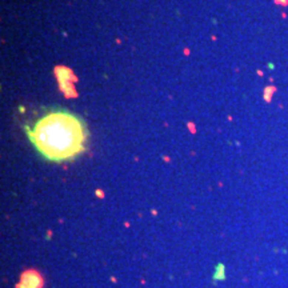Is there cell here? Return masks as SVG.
Instances as JSON below:
<instances>
[{
  "instance_id": "7a4b0ae2",
  "label": "cell",
  "mask_w": 288,
  "mask_h": 288,
  "mask_svg": "<svg viewBox=\"0 0 288 288\" xmlns=\"http://www.w3.org/2000/svg\"><path fill=\"white\" fill-rule=\"evenodd\" d=\"M19 288H40L42 287V279L36 274H27L21 277Z\"/></svg>"
},
{
  "instance_id": "6da1fadb",
  "label": "cell",
  "mask_w": 288,
  "mask_h": 288,
  "mask_svg": "<svg viewBox=\"0 0 288 288\" xmlns=\"http://www.w3.org/2000/svg\"><path fill=\"white\" fill-rule=\"evenodd\" d=\"M26 131L40 156L55 163L75 159L85 150L88 139L83 119L66 110L49 111Z\"/></svg>"
}]
</instances>
